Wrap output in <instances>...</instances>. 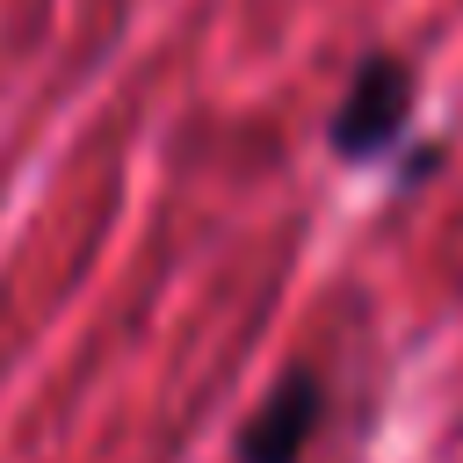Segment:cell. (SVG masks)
<instances>
[{
  "label": "cell",
  "mask_w": 463,
  "mask_h": 463,
  "mask_svg": "<svg viewBox=\"0 0 463 463\" xmlns=\"http://www.w3.org/2000/svg\"><path fill=\"white\" fill-rule=\"evenodd\" d=\"M405 116H412V72L398 58H369L354 72V87L340 94V109H333V152L376 159L405 130Z\"/></svg>",
  "instance_id": "cell-1"
},
{
  "label": "cell",
  "mask_w": 463,
  "mask_h": 463,
  "mask_svg": "<svg viewBox=\"0 0 463 463\" xmlns=\"http://www.w3.org/2000/svg\"><path fill=\"white\" fill-rule=\"evenodd\" d=\"M318 420H326V383H318L311 369H289V376L260 398V412L246 420L239 463H304Z\"/></svg>",
  "instance_id": "cell-2"
}]
</instances>
